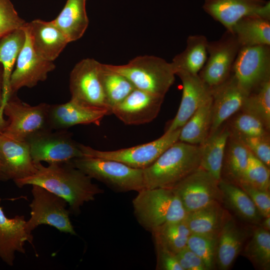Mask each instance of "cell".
<instances>
[{
	"mask_svg": "<svg viewBox=\"0 0 270 270\" xmlns=\"http://www.w3.org/2000/svg\"><path fill=\"white\" fill-rule=\"evenodd\" d=\"M34 174L14 181L19 188L36 184L64 198L68 204L70 214L78 215L85 202L94 200L104 190L94 184L92 178L76 168L72 162L36 164Z\"/></svg>",
	"mask_w": 270,
	"mask_h": 270,
	"instance_id": "obj_1",
	"label": "cell"
},
{
	"mask_svg": "<svg viewBox=\"0 0 270 270\" xmlns=\"http://www.w3.org/2000/svg\"><path fill=\"white\" fill-rule=\"evenodd\" d=\"M201 156L200 145L177 141L143 169L145 188H172L200 167Z\"/></svg>",
	"mask_w": 270,
	"mask_h": 270,
	"instance_id": "obj_2",
	"label": "cell"
},
{
	"mask_svg": "<svg viewBox=\"0 0 270 270\" xmlns=\"http://www.w3.org/2000/svg\"><path fill=\"white\" fill-rule=\"evenodd\" d=\"M132 201L138 224L150 232L168 222L184 220L187 214L176 194L170 188H144Z\"/></svg>",
	"mask_w": 270,
	"mask_h": 270,
	"instance_id": "obj_3",
	"label": "cell"
},
{
	"mask_svg": "<svg viewBox=\"0 0 270 270\" xmlns=\"http://www.w3.org/2000/svg\"><path fill=\"white\" fill-rule=\"evenodd\" d=\"M107 66L126 77L136 88L164 97L175 80L170 62L154 56H140L125 64Z\"/></svg>",
	"mask_w": 270,
	"mask_h": 270,
	"instance_id": "obj_4",
	"label": "cell"
},
{
	"mask_svg": "<svg viewBox=\"0 0 270 270\" xmlns=\"http://www.w3.org/2000/svg\"><path fill=\"white\" fill-rule=\"evenodd\" d=\"M71 162L92 179L104 184L114 192H138L145 188L143 169L134 168L116 160L85 156Z\"/></svg>",
	"mask_w": 270,
	"mask_h": 270,
	"instance_id": "obj_5",
	"label": "cell"
},
{
	"mask_svg": "<svg viewBox=\"0 0 270 270\" xmlns=\"http://www.w3.org/2000/svg\"><path fill=\"white\" fill-rule=\"evenodd\" d=\"M32 200L30 204V217L26 221V230L32 236V232L41 224L49 225L60 232L76 235L70 218L68 202L61 197L46 188L32 184Z\"/></svg>",
	"mask_w": 270,
	"mask_h": 270,
	"instance_id": "obj_6",
	"label": "cell"
},
{
	"mask_svg": "<svg viewBox=\"0 0 270 270\" xmlns=\"http://www.w3.org/2000/svg\"><path fill=\"white\" fill-rule=\"evenodd\" d=\"M180 128L165 132L152 142L114 150H100L80 143L79 147L84 156L116 160L134 168L144 169L178 140Z\"/></svg>",
	"mask_w": 270,
	"mask_h": 270,
	"instance_id": "obj_7",
	"label": "cell"
},
{
	"mask_svg": "<svg viewBox=\"0 0 270 270\" xmlns=\"http://www.w3.org/2000/svg\"><path fill=\"white\" fill-rule=\"evenodd\" d=\"M46 130L35 133L25 140L35 164L46 162L48 164L70 162L82 157L79 143L72 138L67 130Z\"/></svg>",
	"mask_w": 270,
	"mask_h": 270,
	"instance_id": "obj_8",
	"label": "cell"
},
{
	"mask_svg": "<svg viewBox=\"0 0 270 270\" xmlns=\"http://www.w3.org/2000/svg\"><path fill=\"white\" fill-rule=\"evenodd\" d=\"M14 94L4 108V114L8 117V120L0 132L12 138L25 141L35 133L52 130L48 120L49 104L40 103L32 106Z\"/></svg>",
	"mask_w": 270,
	"mask_h": 270,
	"instance_id": "obj_9",
	"label": "cell"
},
{
	"mask_svg": "<svg viewBox=\"0 0 270 270\" xmlns=\"http://www.w3.org/2000/svg\"><path fill=\"white\" fill-rule=\"evenodd\" d=\"M232 72L248 95L270 79V46L241 47Z\"/></svg>",
	"mask_w": 270,
	"mask_h": 270,
	"instance_id": "obj_10",
	"label": "cell"
},
{
	"mask_svg": "<svg viewBox=\"0 0 270 270\" xmlns=\"http://www.w3.org/2000/svg\"><path fill=\"white\" fill-rule=\"evenodd\" d=\"M240 48L234 33L228 30L220 39L208 41V57L198 73L200 78L210 88L223 82L232 74Z\"/></svg>",
	"mask_w": 270,
	"mask_h": 270,
	"instance_id": "obj_11",
	"label": "cell"
},
{
	"mask_svg": "<svg viewBox=\"0 0 270 270\" xmlns=\"http://www.w3.org/2000/svg\"><path fill=\"white\" fill-rule=\"evenodd\" d=\"M101 65L94 58H86L74 66L70 74L71 98L88 106L110 110L100 80Z\"/></svg>",
	"mask_w": 270,
	"mask_h": 270,
	"instance_id": "obj_12",
	"label": "cell"
},
{
	"mask_svg": "<svg viewBox=\"0 0 270 270\" xmlns=\"http://www.w3.org/2000/svg\"><path fill=\"white\" fill-rule=\"evenodd\" d=\"M218 182L199 167L170 188L176 194L188 212L216 202L222 203Z\"/></svg>",
	"mask_w": 270,
	"mask_h": 270,
	"instance_id": "obj_13",
	"label": "cell"
},
{
	"mask_svg": "<svg viewBox=\"0 0 270 270\" xmlns=\"http://www.w3.org/2000/svg\"><path fill=\"white\" fill-rule=\"evenodd\" d=\"M24 28L26 42L18 56L10 78L12 94L22 88H32L39 82L46 80L48 73L56 68L54 62L44 60L36 53L32 46L26 24Z\"/></svg>",
	"mask_w": 270,
	"mask_h": 270,
	"instance_id": "obj_14",
	"label": "cell"
},
{
	"mask_svg": "<svg viewBox=\"0 0 270 270\" xmlns=\"http://www.w3.org/2000/svg\"><path fill=\"white\" fill-rule=\"evenodd\" d=\"M164 98L135 88L112 108V114L126 125L148 124L158 116Z\"/></svg>",
	"mask_w": 270,
	"mask_h": 270,
	"instance_id": "obj_15",
	"label": "cell"
},
{
	"mask_svg": "<svg viewBox=\"0 0 270 270\" xmlns=\"http://www.w3.org/2000/svg\"><path fill=\"white\" fill-rule=\"evenodd\" d=\"M111 114L108 108L88 106L71 98L64 104H50L48 120L52 130H67L78 124L99 126L104 116Z\"/></svg>",
	"mask_w": 270,
	"mask_h": 270,
	"instance_id": "obj_16",
	"label": "cell"
},
{
	"mask_svg": "<svg viewBox=\"0 0 270 270\" xmlns=\"http://www.w3.org/2000/svg\"><path fill=\"white\" fill-rule=\"evenodd\" d=\"M176 75L182 82V100L175 117L165 132L181 128L200 106L212 98L210 87L202 80L198 74L178 72Z\"/></svg>",
	"mask_w": 270,
	"mask_h": 270,
	"instance_id": "obj_17",
	"label": "cell"
},
{
	"mask_svg": "<svg viewBox=\"0 0 270 270\" xmlns=\"http://www.w3.org/2000/svg\"><path fill=\"white\" fill-rule=\"evenodd\" d=\"M210 88L212 106L209 134L215 131L239 112L248 96L232 72L223 82Z\"/></svg>",
	"mask_w": 270,
	"mask_h": 270,
	"instance_id": "obj_18",
	"label": "cell"
},
{
	"mask_svg": "<svg viewBox=\"0 0 270 270\" xmlns=\"http://www.w3.org/2000/svg\"><path fill=\"white\" fill-rule=\"evenodd\" d=\"M202 8L206 13L230 31L244 16L270 14V2L266 0H204Z\"/></svg>",
	"mask_w": 270,
	"mask_h": 270,
	"instance_id": "obj_19",
	"label": "cell"
},
{
	"mask_svg": "<svg viewBox=\"0 0 270 270\" xmlns=\"http://www.w3.org/2000/svg\"><path fill=\"white\" fill-rule=\"evenodd\" d=\"M24 26L12 31L0 39V64L2 66V103L0 107V131L6 124L4 118V108L12 95L11 76L18 56L26 42V34Z\"/></svg>",
	"mask_w": 270,
	"mask_h": 270,
	"instance_id": "obj_20",
	"label": "cell"
},
{
	"mask_svg": "<svg viewBox=\"0 0 270 270\" xmlns=\"http://www.w3.org/2000/svg\"><path fill=\"white\" fill-rule=\"evenodd\" d=\"M0 154L8 180L14 182L33 174L36 170L26 142L12 138L0 132Z\"/></svg>",
	"mask_w": 270,
	"mask_h": 270,
	"instance_id": "obj_21",
	"label": "cell"
},
{
	"mask_svg": "<svg viewBox=\"0 0 270 270\" xmlns=\"http://www.w3.org/2000/svg\"><path fill=\"white\" fill-rule=\"evenodd\" d=\"M32 48L44 60L54 62L69 42L52 21L36 19L27 22Z\"/></svg>",
	"mask_w": 270,
	"mask_h": 270,
	"instance_id": "obj_22",
	"label": "cell"
},
{
	"mask_svg": "<svg viewBox=\"0 0 270 270\" xmlns=\"http://www.w3.org/2000/svg\"><path fill=\"white\" fill-rule=\"evenodd\" d=\"M24 216L8 218L0 206V258L10 266L14 265L15 253L25 254L26 242L32 243V238L26 230Z\"/></svg>",
	"mask_w": 270,
	"mask_h": 270,
	"instance_id": "obj_23",
	"label": "cell"
},
{
	"mask_svg": "<svg viewBox=\"0 0 270 270\" xmlns=\"http://www.w3.org/2000/svg\"><path fill=\"white\" fill-rule=\"evenodd\" d=\"M248 231L241 227L231 215L218 234L215 264L220 270H228L243 248Z\"/></svg>",
	"mask_w": 270,
	"mask_h": 270,
	"instance_id": "obj_24",
	"label": "cell"
},
{
	"mask_svg": "<svg viewBox=\"0 0 270 270\" xmlns=\"http://www.w3.org/2000/svg\"><path fill=\"white\" fill-rule=\"evenodd\" d=\"M231 31L241 47L270 46V14L244 16L236 22Z\"/></svg>",
	"mask_w": 270,
	"mask_h": 270,
	"instance_id": "obj_25",
	"label": "cell"
},
{
	"mask_svg": "<svg viewBox=\"0 0 270 270\" xmlns=\"http://www.w3.org/2000/svg\"><path fill=\"white\" fill-rule=\"evenodd\" d=\"M218 186L222 203L242 220L255 225L260 224L263 217L248 195L238 185L221 178Z\"/></svg>",
	"mask_w": 270,
	"mask_h": 270,
	"instance_id": "obj_26",
	"label": "cell"
},
{
	"mask_svg": "<svg viewBox=\"0 0 270 270\" xmlns=\"http://www.w3.org/2000/svg\"><path fill=\"white\" fill-rule=\"evenodd\" d=\"M222 204L216 202L187 212L184 221L191 234L218 235L230 215Z\"/></svg>",
	"mask_w": 270,
	"mask_h": 270,
	"instance_id": "obj_27",
	"label": "cell"
},
{
	"mask_svg": "<svg viewBox=\"0 0 270 270\" xmlns=\"http://www.w3.org/2000/svg\"><path fill=\"white\" fill-rule=\"evenodd\" d=\"M230 134L226 122L209 134L204 142L200 145L202 149L200 167L218 181L221 178L224 151Z\"/></svg>",
	"mask_w": 270,
	"mask_h": 270,
	"instance_id": "obj_28",
	"label": "cell"
},
{
	"mask_svg": "<svg viewBox=\"0 0 270 270\" xmlns=\"http://www.w3.org/2000/svg\"><path fill=\"white\" fill-rule=\"evenodd\" d=\"M86 1L67 0L58 16L52 20L69 42L81 38L88 27Z\"/></svg>",
	"mask_w": 270,
	"mask_h": 270,
	"instance_id": "obj_29",
	"label": "cell"
},
{
	"mask_svg": "<svg viewBox=\"0 0 270 270\" xmlns=\"http://www.w3.org/2000/svg\"><path fill=\"white\" fill-rule=\"evenodd\" d=\"M208 42L204 35L189 36L185 49L176 54L170 62L175 74L178 72L198 74L207 59Z\"/></svg>",
	"mask_w": 270,
	"mask_h": 270,
	"instance_id": "obj_30",
	"label": "cell"
},
{
	"mask_svg": "<svg viewBox=\"0 0 270 270\" xmlns=\"http://www.w3.org/2000/svg\"><path fill=\"white\" fill-rule=\"evenodd\" d=\"M250 156L246 147L230 133L226 146L221 178L237 184L248 166Z\"/></svg>",
	"mask_w": 270,
	"mask_h": 270,
	"instance_id": "obj_31",
	"label": "cell"
},
{
	"mask_svg": "<svg viewBox=\"0 0 270 270\" xmlns=\"http://www.w3.org/2000/svg\"><path fill=\"white\" fill-rule=\"evenodd\" d=\"M212 98L200 106L181 128L178 140L200 145L208 136L212 120Z\"/></svg>",
	"mask_w": 270,
	"mask_h": 270,
	"instance_id": "obj_32",
	"label": "cell"
},
{
	"mask_svg": "<svg viewBox=\"0 0 270 270\" xmlns=\"http://www.w3.org/2000/svg\"><path fill=\"white\" fill-rule=\"evenodd\" d=\"M151 233L155 246L176 254L186 246L191 232L184 220L164 224Z\"/></svg>",
	"mask_w": 270,
	"mask_h": 270,
	"instance_id": "obj_33",
	"label": "cell"
},
{
	"mask_svg": "<svg viewBox=\"0 0 270 270\" xmlns=\"http://www.w3.org/2000/svg\"><path fill=\"white\" fill-rule=\"evenodd\" d=\"M100 78L108 108L113 107L122 102L136 88L124 76L102 64Z\"/></svg>",
	"mask_w": 270,
	"mask_h": 270,
	"instance_id": "obj_34",
	"label": "cell"
},
{
	"mask_svg": "<svg viewBox=\"0 0 270 270\" xmlns=\"http://www.w3.org/2000/svg\"><path fill=\"white\" fill-rule=\"evenodd\" d=\"M243 250V255L255 268L262 270L270 269V232L256 226Z\"/></svg>",
	"mask_w": 270,
	"mask_h": 270,
	"instance_id": "obj_35",
	"label": "cell"
},
{
	"mask_svg": "<svg viewBox=\"0 0 270 270\" xmlns=\"http://www.w3.org/2000/svg\"><path fill=\"white\" fill-rule=\"evenodd\" d=\"M240 110L257 117L270 130V79L246 96Z\"/></svg>",
	"mask_w": 270,
	"mask_h": 270,
	"instance_id": "obj_36",
	"label": "cell"
},
{
	"mask_svg": "<svg viewBox=\"0 0 270 270\" xmlns=\"http://www.w3.org/2000/svg\"><path fill=\"white\" fill-rule=\"evenodd\" d=\"M231 133L246 136H262L270 134V130L253 114L240 110L226 122Z\"/></svg>",
	"mask_w": 270,
	"mask_h": 270,
	"instance_id": "obj_37",
	"label": "cell"
},
{
	"mask_svg": "<svg viewBox=\"0 0 270 270\" xmlns=\"http://www.w3.org/2000/svg\"><path fill=\"white\" fill-rule=\"evenodd\" d=\"M218 235L191 234L186 246L204 264L206 270L216 268L215 256Z\"/></svg>",
	"mask_w": 270,
	"mask_h": 270,
	"instance_id": "obj_38",
	"label": "cell"
},
{
	"mask_svg": "<svg viewBox=\"0 0 270 270\" xmlns=\"http://www.w3.org/2000/svg\"><path fill=\"white\" fill-rule=\"evenodd\" d=\"M244 183L264 190L270 191V168L250 152L248 166L236 184Z\"/></svg>",
	"mask_w": 270,
	"mask_h": 270,
	"instance_id": "obj_39",
	"label": "cell"
},
{
	"mask_svg": "<svg viewBox=\"0 0 270 270\" xmlns=\"http://www.w3.org/2000/svg\"><path fill=\"white\" fill-rule=\"evenodd\" d=\"M26 24L16 11L10 0H0V39Z\"/></svg>",
	"mask_w": 270,
	"mask_h": 270,
	"instance_id": "obj_40",
	"label": "cell"
},
{
	"mask_svg": "<svg viewBox=\"0 0 270 270\" xmlns=\"http://www.w3.org/2000/svg\"><path fill=\"white\" fill-rule=\"evenodd\" d=\"M232 134L237 137L254 156L270 168V134L254 136Z\"/></svg>",
	"mask_w": 270,
	"mask_h": 270,
	"instance_id": "obj_41",
	"label": "cell"
},
{
	"mask_svg": "<svg viewBox=\"0 0 270 270\" xmlns=\"http://www.w3.org/2000/svg\"><path fill=\"white\" fill-rule=\"evenodd\" d=\"M238 185L250 197L263 218L270 216V192L248 184Z\"/></svg>",
	"mask_w": 270,
	"mask_h": 270,
	"instance_id": "obj_42",
	"label": "cell"
},
{
	"mask_svg": "<svg viewBox=\"0 0 270 270\" xmlns=\"http://www.w3.org/2000/svg\"><path fill=\"white\" fill-rule=\"evenodd\" d=\"M176 254L183 270H206L202 260L187 246Z\"/></svg>",
	"mask_w": 270,
	"mask_h": 270,
	"instance_id": "obj_43",
	"label": "cell"
},
{
	"mask_svg": "<svg viewBox=\"0 0 270 270\" xmlns=\"http://www.w3.org/2000/svg\"><path fill=\"white\" fill-rule=\"evenodd\" d=\"M156 254V269L158 270H183L176 254L158 246H155Z\"/></svg>",
	"mask_w": 270,
	"mask_h": 270,
	"instance_id": "obj_44",
	"label": "cell"
},
{
	"mask_svg": "<svg viewBox=\"0 0 270 270\" xmlns=\"http://www.w3.org/2000/svg\"><path fill=\"white\" fill-rule=\"evenodd\" d=\"M8 178L6 176L5 168L0 154V181L8 180Z\"/></svg>",
	"mask_w": 270,
	"mask_h": 270,
	"instance_id": "obj_45",
	"label": "cell"
},
{
	"mask_svg": "<svg viewBox=\"0 0 270 270\" xmlns=\"http://www.w3.org/2000/svg\"><path fill=\"white\" fill-rule=\"evenodd\" d=\"M264 230H270V216L263 218L258 225Z\"/></svg>",
	"mask_w": 270,
	"mask_h": 270,
	"instance_id": "obj_46",
	"label": "cell"
},
{
	"mask_svg": "<svg viewBox=\"0 0 270 270\" xmlns=\"http://www.w3.org/2000/svg\"><path fill=\"white\" fill-rule=\"evenodd\" d=\"M2 70L0 72V107L2 103Z\"/></svg>",
	"mask_w": 270,
	"mask_h": 270,
	"instance_id": "obj_47",
	"label": "cell"
}]
</instances>
